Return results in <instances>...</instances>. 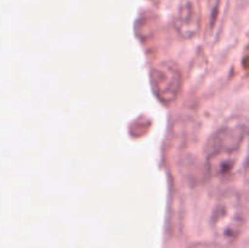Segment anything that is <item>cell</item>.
Listing matches in <instances>:
<instances>
[{"label": "cell", "mask_w": 249, "mask_h": 248, "mask_svg": "<svg viewBox=\"0 0 249 248\" xmlns=\"http://www.w3.org/2000/svg\"><path fill=\"white\" fill-rule=\"evenodd\" d=\"M243 175H245V185H243V201H245L246 209L249 212V160L246 165V169L243 172Z\"/></svg>", "instance_id": "cell-6"}, {"label": "cell", "mask_w": 249, "mask_h": 248, "mask_svg": "<svg viewBox=\"0 0 249 248\" xmlns=\"http://www.w3.org/2000/svg\"><path fill=\"white\" fill-rule=\"evenodd\" d=\"M225 4H226V0H209L208 1V12H207V32H208L211 38L218 35V32L221 26V21H223Z\"/></svg>", "instance_id": "cell-5"}, {"label": "cell", "mask_w": 249, "mask_h": 248, "mask_svg": "<svg viewBox=\"0 0 249 248\" xmlns=\"http://www.w3.org/2000/svg\"><path fill=\"white\" fill-rule=\"evenodd\" d=\"M202 10L198 0H181L174 17V28L182 39L196 38L202 29Z\"/></svg>", "instance_id": "cell-4"}, {"label": "cell", "mask_w": 249, "mask_h": 248, "mask_svg": "<svg viewBox=\"0 0 249 248\" xmlns=\"http://www.w3.org/2000/svg\"><path fill=\"white\" fill-rule=\"evenodd\" d=\"M151 84L158 101L169 106L177 101L181 92L184 75L177 63L162 61L151 70Z\"/></svg>", "instance_id": "cell-3"}, {"label": "cell", "mask_w": 249, "mask_h": 248, "mask_svg": "<svg viewBox=\"0 0 249 248\" xmlns=\"http://www.w3.org/2000/svg\"><path fill=\"white\" fill-rule=\"evenodd\" d=\"M248 160L249 122L245 117H231L207 141L206 170L212 179L229 181L245 172Z\"/></svg>", "instance_id": "cell-1"}, {"label": "cell", "mask_w": 249, "mask_h": 248, "mask_svg": "<svg viewBox=\"0 0 249 248\" xmlns=\"http://www.w3.org/2000/svg\"><path fill=\"white\" fill-rule=\"evenodd\" d=\"M246 206L243 196L236 189L228 187L215 199L211 215V230L218 248L236 245L245 225Z\"/></svg>", "instance_id": "cell-2"}]
</instances>
